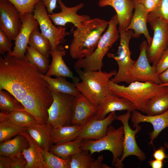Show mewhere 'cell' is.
I'll return each mask as SVG.
<instances>
[{
    "label": "cell",
    "instance_id": "ee69618b",
    "mask_svg": "<svg viewBox=\"0 0 168 168\" xmlns=\"http://www.w3.org/2000/svg\"><path fill=\"white\" fill-rule=\"evenodd\" d=\"M45 6L49 14H52L57 7V0H41Z\"/></svg>",
    "mask_w": 168,
    "mask_h": 168
},
{
    "label": "cell",
    "instance_id": "ac0fdd59",
    "mask_svg": "<svg viewBox=\"0 0 168 168\" xmlns=\"http://www.w3.org/2000/svg\"><path fill=\"white\" fill-rule=\"evenodd\" d=\"M98 5L100 7H113L116 13L119 32L126 30L133 14L135 2L133 0H99Z\"/></svg>",
    "mask_w": 168,
    "mask_h": 168
},
{
    "label": "cell",
    "instance_id": "d590c367",
    "mask_svg": "<svg viewBox=\"0 0 168 168\" xmlns=\"http://www.w3.org/2000/svg\"><path fill=\"white\" fill-rule=\"evenodd\" d=\"M44 159L48 168H70V157L63 159L50 152L42 149L38 145Z\"/></svg>",
    "mask_w": 168,
    "mask_h": 168
},
{
    "label": "cell",
    "instance_id": "8d00e7d4",
    "mask_svg": "<svg viewBox=\"0 0 168 168\" xmlns=\"http://www.w3.org/2000/svg\"><path fill=\"white\" fill-rule=\"evenodd\" d=\"M12 3L21 16L33 13L36 4L41 0H7Z\"/></svg>",
    "mask_w": 168,
    "mask_h": 168
},
{
    "label": "cell",
    "instance_id": "7c38bea8",
    "mask_svg": "<svg viewBox=\"0 0 168 168\" xmlns=\"http://www.w3.org/2000/svg\"><path fill=\"white\" fill-rule=\"evenodd\" d=\"M131 116V112L127 111L125 114L117 116L116 118V119L122 124L124 131L123 153L117 165V168H123V161L130 156H137L140 161L146 159L145 154L138 146L135 138L136 134L141 130L142 127L138 125L134 130L131 128L128 121Z\"/></svg>",
    "mask_w": 168,
    "mask_h": 168
},
{
    "label": "cell",
    "instance_id": "cb8c5ba5",
    "mask_svg": "<svg viewBox=\"0 0 168 168\" xmlns=\"http://www.w3.org/2000/svg\"><path fill=\"white\" fill-rule=\"evenodd\" d=\"M20 134L26 138L29 144V147L21 153L27 162L25 168H48L37 143L26 131Z\"/></svg>",
    "mask_w": 168,
    "mask_h": 168
},
{
    "label": "cell",
    "instance_id": "f546056e",
    "mask_svg": "<svg viewBox=\"0 0 168 168\" xmlns=\"http://www.w3.org/2000/svg\"><path fill=\"white\" fill-rule=\"evenodd\" d=\"M168 110V90L156 95L148 101L146 114L154 115L162 114Z\"/></svg>",
    "mask_w": 168,
    "mask_h": 168
},
{
    "label": "cell",
    "instance_id": "7402d4cb",
    "mask_svg": "<svg viewBox=\"0 0 168 168\" xmlns=\"http://www.w3.org/2000/svg\"><path fill=\"white\" fill-rule=\"evenodd\" d=\"M66 54V51L61 45L54 49L51 50L50 55L52 61L45 75L49 77H67L71 78L74 82H78V78L73 75L63 60V57Z\"/></svg>",
    "mask_w": 168,
    "mask_h": 168
},
{
    "label": "cell",
    "instance_id": "d4e9b609",
    "mask_svg": "<svg viewBox=\"0 0 168 168\" xmlns=\"http://www.w3.org/2000/svg\"><path fill=\"white\" fill-rule=\"evenodd\" d=\"M89 152L82 150L70 156V168H111L106 164L102 163L103 155H100L96 159L92 157Z\"/></svg>",
    "mask_w": 168,
    "mask_h": 168
},
{
    "label": "cell",
    "instance_id": "816d5d0a",
    "mask_svg": "<svg viewBox=\"0 0 168 168\" xmlns=\"http://www.w3.org/2000/svg\"><path fill=\"white\" fill-rule=\"evenodd\" d=\"M160 84L161 86H168V83H166V84Z\"/></svg>",
    "mask_w": 168,
    "mask_h": 168
},
{
    "label": "cell",
    "instance_id": "ba28073f",
    "mask_svg": "<svg viewBox=\"0 0 168 168\" xmlns=\"http://www.w3.org/2000/svg\"><path fill=\"white\" fill-rule=\"evenodd\" d=\"M33 13L38 23L41 32L49 40L51 50L56 49L65 41L66 36L69 34L66 31V28L64 26L56 27L54 25L41 0L36 4Z\"/></svg>",
    "mask_w": 168,
    "mask_h": 168
},
{
    "label": "cell",
    "instance_id": "8992f818",
    "mask_svg": "<svg viewBox=\"0 0 168 168\" xmlns=\"http://www.w3.org/2000/svg\"><path fill=\"white\" fill-rule=\"evenodd\" d=\"M123 127L115 128L110 125L106 135L97 140H83L81 149L89 151L92 155L104 150L110 151L113 155L112 165L117 166L123 153Z\"/></svg>",
    "mask_w": 168,
    "mask_h": 168
},
{
    "label": "cell",
    "instance_id": "4316f807",
    "mask_svg": "<svg viewBox=\"0 0 168 168\" xmlns=\"http://www.w3.org/2000/svg\"><path fill=\"white\" fill-rule=\"evenodd\" d=\"M40 75L48 84L51 92L66 93L75 96L81 93L74 84L67 81L65 77H59L52 78L41 72Z\"/></svg>",
    "mask_w": 168,
    "mask_h": 168
},
{
    "label": "cell",
    "instance_id": "4dcf8cb0",
    "mask_svg": "<svg viewBox=\"0 0 168 168\" xmlns=\"http://www.w3.org/2000/svg\"><path fill=\"white\" fill-rule=\"evenodd\" d=\"M28 45L47 57H49L51 50L50 43L48 39L40 32L38 27L35 29L31 32Z\"/></svg>",
    "mask_w": 168,
    "mask_h": 168
},
{
    "label": "cell",
    "instance_id": "5bb4252c",
    "mask_svg": "<svg viewBox=\"0 0 168 168\" xmlns=\"http://www.w3.org/2000/svg\"><path fill=\"white\" fill-rule=\"evenodd\" d=\"M22 25L20 31L15 41L13 50L7 54L19 59L25 56L27 47L31 32L39 26L33 13H29L21 16Z\"/></svg>",
    "mask_w": 168,
    "mask_h": 168
},
{
    "label": "cell",
    "instance_id": "e0dca14e",
    "mask_svg": "<svg viewBox=\"0 0 168 168\" xmlns=\"http://www.w3.org/2000/svg\"><path fill=\"white\" fill-rule=\"evenodd\" d=\"M132 113L131 121L133 128H135L141 122L149 123L152 125L153 130L149 133V144L154 148L153 141L163 129L168 127V110L161 114L151 116L143 115L136 110Z\"/></svg>",
    "mask_w": 168,
    "mask_h": 168
},
{
    "label": "cell",
    "instance_id": "6da1fadb",
    "mask_svg": "<svg viewBox=\"0 0 168 168\" xmlns=\"http://www.w3.org/2000/svg\"><path fill=\"white\" fill-rule=\"evenodd\" d=\"M40 73L26 56L22 59L7 54L0 56V90L12 94L39 122H46L53 97Z\"/></svg>",
    "mask_w": 168,
    "mask_h": 168
},
{
    "label": "cell",
    "instance_id": "74e56055",
    "mask_svg": "<svg viewBox=\"0 0 168 168\" xmlns=\"http://www.w3.org/2000/svg\"><path fill=\"white\" fill-rule=\"evenodd\" d=\"M156 18L168 23V0H160L156 9L148 13L147 21Z\"/></svg>",
    "mask_w": 168,
    "mask_h": 168
},
{
    "label": "cell",
    "instance_id": "e575fe53",
    "mask_svg": "<svg viewBox=\"0 0 168 168\" xmlns=\"http://www.w3.org/2000/svg\"><path fill=\"white\" fill-rule=\"evenodd\" d=\"M26 130L27 127L18 125L9 121L0 122V142L10 139Z\"/></svg>",
    "mask_w": 168,
    "mask_h": 168
},
{
    "label": "cell",
    "instance_id": "83f0119b",
    "mask_svg": "<svg viewBox=\"0 0 168 168\" xmlns=\"http://www.w3.org/2000/svg\"><path fill=\"white\" fill-rule=\"evenodd\" d=\"M84 124L81 125L72 124L53 127L52 131L53 143H60L76 139L78 137Z\"/></svg>",
    "mask_w": 168,
    "mask_h": 168
},
{
    "label": "cell",
    "instance_id": "52a82bcc",
    "mask_svg": "<svg viewBox=\"0 0 168 168\" xmlns=\"http://www.w3.org/2000/svg\"><path fill=\"white\" fill-rule=\"evenodd\" d=\"M53 101L48 110L46 123L53 127L70 125L75 96L60 92H51Z\"/></svg>",
    "mask_w": 168,
    "mask_h": 168
},
{
    "label": "cell",
    "instance_id": "7a4b0ae2",
    "mask_svg": "<svg viewBox=\"0 0 168 168\" xmlns=\"http://www.w3.org/2000/svg\"><path fill=\"white\" fill-rule=\"evenodd\" d=\"M108 25V21L99 18H90L81 23L72 31L73 38L69 49L71 57L77 60L90 56Z\"/></svg>",
    "mask_w": 168,
    "mask_h": 168
},
{
    "label": "cell",
    "instance_id": "2e32d148",
    "mask_svg": "<svg viewBox=\"0 0 168 168\" xmlns=\"http://www.w3.org/2000/svg\"><path fill=\"white\" fill-rule=\"evenodd\" d=\"M57 2L61 12L49 14L50 19L56 25L65 27L67 23H71L76 28L83 22L91 18L88 15H79L77 13V11L83 7L84 5L82 3L69 7L66 6L62 0H57Z\"/></svg>",
    "mask_w": 168,
    "mask_h": 168
},
{
    "label": "cell",
    "instance_id": "681fc988",
    "mask_svg": "<svg viewBox=\"0 0 168 168\" xmlns=\"http://www.w3.org/2000/svg\"><path fill=\"white\" fill-rule=\"evenodd\" d=\"M154 0V1L156 3V4L157 5H157L159 4L160 0Z\"/></svg>",
    "mask_w": 168,
    "mask_h": 168
},
{
    "label": "cell",
    "instance_id": "44dd1931",
    "mask_svg": "<svg viewBox=\"0 0 168 168\" xmlns=\"http://www.w3.org/2000/svg\"><path fill=\"white\" fill-rule=\"evenodd\" d=\"M134 2V12L126 30H131L133 31V38H138L141 34L143 35L147 40L149 47L151 44L152 38L149 34L147 25L149 12L141 3Z\"/></svg>",
    "mask_w": 168,
    "mask_h": 168
},
{
    "label": "cell",
    "instance_id": "f907efd6",
    "mask_svg": "<svg viewBox=\"0 0 168 168\" xmlns=\"http://www.w3.org/2000/svg\"><path fill=\"white\" fill-rule=\"evenodd\" d=\"M164 145L165 147H166L168 149V143L167 142H165Z\"/></svg>",
    "mask_w": 168,
    "mask_h": 168
},
{
    "label": "cell",
    "instance_id": "836d02e7",
    "mask_svg": "<svg viewBox=\"0 0 168 168\" xmlns=\"http://www.w3.org/2000/svg\"><path fill=\"white\" fill-rule=\"evenodd\" d=\"M8 121L18 125L27 128L39 122L34 116L24 110L9 112Z\"/></svg>",
    "mask_w": 168,
    "mask_h": 168
},
{
    "label": "cell",
    "instance_id": "ffe728a7",
    "mask_svg": "<svg viewBox=\"0 0 168 168\" xmlns=\"http://www.w3.org/2000/svg\"><path fill=\"white\" fill-rule=\"evenodd\" d=\"M97 106L81 93L75 97L72 124L82 125L96 113Z\"/></svg>",
    "mask_w": 168,
    "mask_h": 168
},
{
    "label": "cell",
    "instance_id": "9c48e42d",
    "mask_svg": "<svg viewBox=\"0 0 168 168\" xmlns=\"http://www.w3.org/2000/svg\"><path fill=\"white\" fill-rule=\"evenodd\" d=\"M120 43L115 54L108 53L107 56L113 58L117 63L118 70L110 81L115 83L126 82L127 74L136 61L131 58L129 42L132 37L133 31L131 30L119 32Z\"/></svg>",
    "mask_w": 168,
    "mask_h": 168
},
{
    "label": "cell",
    "instance_id": "d6a6232c",
    "mask_svg": "<svg viewBox=\"0 0 168 168\" xmlns=\"http://www.w3.org/2000/svg\"><path fill=\"white\" fill-rule=\"evenodd\" d=\"M1 112H10L17 110H24L22 103L8 91L0 90Z\"/></svg>",
    "mask_w": 168,
    "mask_h": 168
},
{
    "label": "cell",
    "instance_id": "c3c4849f",
    "mask_svg": "<svg viewBox=\"0 0 168 168\" xmlns=\"http://www.w3.org/2000/svg\"><path fill=\"white\" fill-rule=\"evenodd\" d=\"M9 112H0V122L8 121Z\"/></svg>",
    "mask_w": 168,
    "mask_h": 168
},
{
    "label": "cell",
    "instance_id": "60d3db41",
    "mask_svg": "<svg viewBox=\"0 0 168 168\" xmlns=\"http://www.w3.org/2000/svg\"><path fill=\"white\" fill-rule=\"evenodd\" d=\"M27 162L24 156L21 155L11 158V168H25Z\"/></svg>",
    "mask_w": 168,
    "mask_h": 168
},
{
    "label": "cell",
    "instance_id": "f35d334b",
    "mask_svg": "<svg viewBox=\"0 0 168 168\" xmlns=\"http://www.w3.org/2000/svg\"><path fill=\"white\" fill-rule=\"evenodd\" d=\"M12 40L8 36L0 29V53L4 56L6 53H10L12 51L13 44Z\"/></svg>",
    "mask_w": 168,
    "mask_h": 168
},
{
    "label": "cell",
    "instance_id": "ab89813d",
    "mask_svg": "<svg viewBox=\"0 0 168 168\" xmlns=\"http://www.w3.org/2000/svg\"><path fill=\"white\" fill-rule=\"evenodd\" d=\"M168 68V46L162 53L155 66L158 75Z\"/></svg>",
    "mask_w": 168,
    "mask_h": 168
},
{
    "label": "cell",
    "instance_id": "603a6c76",
    "mask_svg": "<svg viewBox=\"0 0 168 168\" xmlns=\"http://www.w3.org/2000/svg\"><path fill=\"white\" fill-rule=\"evenodd\" d=\"M53 127L46 122H39L27 128L26 131L42 149L49 151L54 144Z\"/></svg>",
    "mask_w": 168,
    "mask_h": 168
},
{
    "label": "cell",
    "instance_id": "1f68e13d",
    "mask_svg": "<svg viewBox=\"0 0 168 168\" xmlns=\"http://www.w3.org/2000/svg\"><path fill=\"white\" fill-rule=\"evenodd\" d=\"M25 56L28 61L35 66L41 73H46L49 65L48 57L29 46L27 47Z\"/></svg>",
    "mask_w": 168,
    "mask_h": 168
},
{
    "label": "cell",
    "instance_id": "bcb514c9",
    "mask_svg": "<svg viewBox=\"0 0 168 168\" xmlns=\"http://www.w3.org/2000/svg\"><path fill=\"white\" fill-rule=\"evenodd\" d=\"M163 161L157 159L151 160L148 161L149 166L152 168H162L163 166Z\"/></svg>",
    "mask_w": 168,
    "mask_h": 168
},
{
    "label": "cell",
    "instance_id": "4fadbf2b",
    "mask_svg": "<svg viewBox=\"0 0 168 168\" xmlns=\"http://www.w3.org/2000/svg\"><path fill=\"white\" fill-rule=\"evenodd\" d=\"M22 25L21 16L7 0H0V29L12 40H15Z\"/></svg>",
    "mask_w": 168,
    "mask_h": 168
},
{
    "label": "cell",
    "instance_id": "7dc6e473",
    "mask_svg": "<svg viewBox=\"0 0 168 168\" xmlns=\"http://www.w3.org/2000/svg\"><path fill=\"white\" fill-rule=\"evenodd\" d=\"M158 77L161 84L168 83V68L158 74Z\"/></svg>",
    "mask_w": 168,
    "mask_h": 168
},
{
    "label": "cell",
    "instance_id": "d6986e66",
    "mask_svg": "<svg viewBox=\"0 0 168 168\" xmlns=\"http://www.w3.org/2000/svg\"><path fill=\"white\" fill-rule=\"evenodd\" d=\"M136 110L134 105L128 100L112 94L105 97L100 102L94 117L97 119H102L113 112L127 110L132 112Z\"/></svg>",
    "mask_w": 168,
    "mask_h": 168
},
{
    "label": "cell",
    "instance_id": "3957f363",
    "mask_svg": "<svg viewBox=\"0 0 168 168\" xmlns=\"http://www.w3.org/2000/svg\"><path fill=\"white\" fill-rule=\"evenodd\" d=\"M109 85L112 94L128 100L137 110L146 114L149 100L168 90V86L148 82H134L125 86L110 80Z\"/></svg>",
    "mask_w": 168,
    "mask_h": 168
},
{
    "label": "cell",
    "instance_id": "277c9868",
    "mask_svg": "<svg viewBox=\"0 0 168 168\" xmlns=\"http://www.w3.org/2000/svg\"><path fill=\"white\" fill-rule=\"evenodd\" d=\"M81 82H74L81 93L98 106L105 97L112 94L109 82L116 74L115 70L109 72L98 71H85L77 69Z\"/></svg>",
    "mask_w": 168,
    "mask_h": 168
},
{
    "label": "cell",
    "instance_id": "8fae6325",
    "mask_svg": "<svg viewBox=\"0 0 168 168\" xmlns=\"http://www.w3.org/2000/svg\"><path fill=\"white\" fill-rule=\"evenodd\" d=\"M154 31L150 45L147 54L150 63L155 67L162 53L168 46V23L159 18L148 21Z\"/></svg>",
    "mask_w": 168,
    "mask_h": 168
},
{
    "label": "cell",
    "instance_id": "f5cc1de1",
    "mask_svg": "<svg viewBox=\"0 0 168 168\" xmlns=\"http://www.w3.org/2000/svg\"></svg>",
    "mask_w": 168,
    "mask_h": 168
},
{
    "label": "cell",
    "instance_id": "484cf974",
    "mask_svg": "<svg viewBox=\"0 0 168 168\" xmlns=\"http://www.w3.org/2000/svg\"><path fill=\"white\" fill-rule=\"evenodd\" d=\"M29 146L26 138L20 134L11 139L0 142V155L12 158L21 155L23 151Z\"/></svg>",
    "mask_w": 168,
    "mask_h": 168
},
{
    "label": "cell",
    "instance_id": "30bf717a",
    "mask_svg": "<svg viewBox=\"0 0 168 168\" xmlns=\"http://www.w3.org/2000/svg\"><path fill=\"white\" fill-rule=\"evenodd\" d=\"M148 46V43L145 40L140 45L139 55L127 74L126 83L129 84L138 81L161 84L155 67L151 65L148 60L147 54Z\"/></svg>",
    "mask_w": 168,
    "mask_h": 168
},
{
    "label": "cell",
    "instance_id": "f1b7e54d",
    "mask_svg": "<svg viewBox=\"0 0 168 168\" xmlns=\"http://www.w3.org/2000/svg\"><path fill=\"white\" fill-rule=\"evenodd\" d=\"M83 140L78 137L76 139L60 143L53 144L49 151L63 159H67L82 150Z\"/></svg>",
    "mask_w": 168,
    "mask_h": 168
},
{
    "label": "cell",
    "instance_id": "f6af8a7d",
    "mask_svg": "<svg viewBox=\"0 0 168 168\" xmlns=\"http://www.w3.org/2000/svg\"><path fill=\"white\" fill-rule=\"evenodd\" d=\"M11 158L0 155V168H11Z\"/></svg>",
    "mask_w": 168,
    "mask_h": 168
},
{
    "label": "cell",
    "instance_id": "5b68a950",
    "mask_svg": "<svg viewBox=\"0 0 168 168\" xmlns=\"http://www.w3.org/2000/svg\"><path fill=\"white\" fill-rule=\"evenodd\" d=\"M108 22V28L101 37L93 52L89 56L77 59L74 63L76 69H83L85 71L101 70L103 60L105 55L117 40L120 34L117 26L119 24L116 15H114Z\"/></svg>",
    "mask_w": 168,
    "mask_h": 168
},
{
    "label": "cell",
    "instance_id": "b9f144b4",
    "mask_svg": "<svg viewBox=\"0 0 168 168\" xmlns=\"http://www.w3.org/2000/svg\"><path fill=\"white\" fill-rule=\"evenodd\" d=\"M154 159L164 161L168 159V155L166 153L165 147L161 146L152 155Z\"/></svg>",
    "mask_w": 168,
    "mask_h": 168
},
{
    "label": "cell",
    "instance_id": "7bdbcfd3",
    "mask_svg": "<svg viewBox=\"0 0 168 168\" xmlns=\"http://www.w3.org/2000/svg\"><path fill=\"white\" fill-rule=\"evenodd\" d=\"M135 2L141 3L149 13L154 10L157 5L154 0H133Z\"/></svg>",
    "mask_w": 168,
    "mask_h": 168
},
{
    "label": "cell",
    "instance_id": "9a60e30c",
    "mask_svg": "<svg viewBox=\"0 0 168 168\" xmlns=\"http://www.w3.org/2000/svg\"><path fill=\"white\" fill-rule=\"evenodd\" d=\"M94 115L86 122L82 129L78 137L82 140H97L104 137L108 127L117 116L115 111L110 113L102 119H96Z\"/></svg>",
    "mask_w": 168,
    "mask_h": 168
}]
</instances>
